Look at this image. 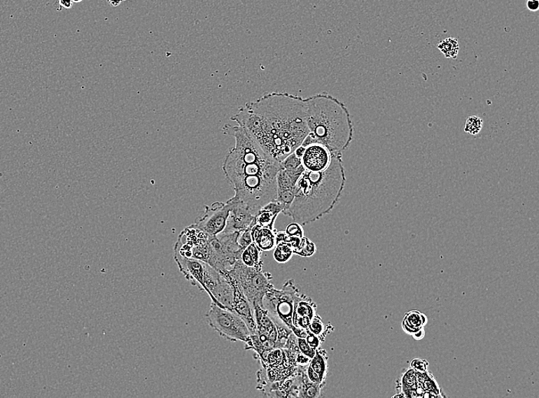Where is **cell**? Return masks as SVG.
<instances>
[{"label":"cell","instance_id":"obj_26","mask_svg":"<svg viewBox=\"0 0 539 398\" xmlns=\"http://www.w3.org/2000/svg\"><path fill=\"white\" fill-rule=\"evenodd\" d=\"M316 253L315 243L305 237L302 238L299 246L293 249V255L301 257H310L314 256Z\"/></svg>","mask_w":539,"mask_h":398},{"label":"cell","instance_id":"obj_21","mask_svg":"<svg viewBox=\"0 0 539 398\" xmlns=\"http://www.w3.org/2000/svg\"><path fill=\"white\" fill-rule=\"evenodd\" d=\"M309 364L316 372L317 375L320 376L323 383H326L328 372V353L323 349L318 348L316 350L315 355L310 360Z\"/></svg>","mask_w":539,"mask_h":398},{"label":"cell","instance_id":"obj_32","mask_svg":"<svg viewBox=\"0 0 539 398\" xmlns=\"http://www.w3.org/2000/svg\"><path fill=\"white\" fill-rule=\"evenodd\" d=\"M305 339L309 346L314 349V350H317L318 348H320L323 343V341L320 337L314 335V333L310 332L309 330Z\"/></svg>","mask_w":539,"mask_h":398},{"label":"cell","instance_id":"obj_36","mask_svg":"<svg viewBox=\"0 0 539 398\" xmlns=\"http://www.w3.org/2000/svg\"><path fill=\"white\" fill-rule=\"evenodd\" d=\"M527 6L530 10L536 11L538 9V0H528Z\"/></svg>","mask_w":539,"mask_h":398},{"label":"cell","instance_id":"obj_28","mask_svg":"<svg viewBox=\"0 0 539 398\" xmlns=\"http://www.w3.org/2000/svg\"><path fill=\"white\" fill-rule=\"evenodd\" d=\"M308 330L310 332L314 333V335L320 337L323 342L324 341L323 339V336L325 338L326 333H328V332H326L328 330H325L324 324L321 316L317 314L314 316V318L312 320V322H310Z\"/></svg>","mask_w":539,"mask_h":398},{"label":"cell","instance_id":"obj_4","mask_svg":"<svg viewBox=\"0 0 539 398\" xmlns=\"http://www.w3.org/2000/svg\"><path fill=\"white\" fill-rule=\"evenodd\" d=\"M309 134L302 143H320L332 152L345 151L354 141V126L346 105L323 92L305 99Z\"/></svg>","mask_w":539,"mask_h":398},{"label":"cell","instance_id":"obj_22","mask_svg":"<svg viewBox=\"0 0 539 398\" xmlns=\"http://www.w3.org/2000/svg\"><path fill=\"white\" fill-rule=\"evenodd\" d=\"M306 368L302 372L303 388H302L301 397L316 398L321 397L322 390L325 384H316L310 381L306 374Z\"/></svg>","mask_w":539,"mask_h":398},{"label":"cell","instance_id":"obj_1","mask_svg":"<svg viewBox=\"0 0 539 398\" xmlns=\"http://www.w3.org/2000/svg\"><path fill=\"white\" fill-rule=\"evenodd\" d=\"M267 156L282 162L309 134L303 97L272 92L242 106L232 118Z\"/></svg>","mask_w":539,"mask_h":398},{"label":"cell","instance_id":"obj_23","mask_svg":"<svg viewBox=\"0 0 539 398\" xmlns=\"http://www.w3.org/2000/svg\"><path fill=\"white\" fill-rule=\"evenodd\" d=\"M261 253L262 250L252 242L248 248L243 250L240 260L246 266H255L261 262L260 258Z\"/></svg>","mask_w":539,"mask_h":398},{"label":"cell","instance_id":"obj_14","mask_svg":"<svg viewBox=\"0 0 539 398\" xmlns=\"http://www.w3.org/2000/svg\"><path fill=\"white\" fill-rule=\"evenodd\" d=\"M176 263L179 271L184 277L189 280L192 285L199 287L206 292L205 278L206 263L193 258H186L174 255Z\"/></svg>","mask_w":539,"mask_h":398},{"label":"cell","instance_id":"obj_5","mask_svg":"<svg viewBox=\"0 0 539 398\" xmlns=\"http://www.w3.org/2000/svg\"><path fill=\"white\" fill-rule=\"evenodd\" d=\"M263 262L255 266H248L237 261L232 270L225 273L230 278L242 294L247 299L253 310L256 306H262L267 290L272 285V275L262 270Z\"/></svg>","mask_w":539,"mask_h":398},{"label":"cell","instance_id":"obj_11","mask_svg":"<svg viewBox=\"0 0 539 398\" xmlns=\"http://www.w3.org/2000/svg\"><path fill=\"white\" fill-rule=\"evenodd\" d=\"M304 166L296 169L281 168L276 176V199L283 206V214L287 212L296 194L299 178L304 172Z\"/></svg>","mask_w":539,"mask_h":398},{"label":"cell","instance_id":"obj_33","mask_svg":"<svg viewBox=\"0 0 539 398\" xmlns=\"http://www.w3.org/2000/svg\"><path fill=\"white\" fill-rule=\"evenodd\" d=\"M306 374L309 380L312 381V383L316 384H326L323 383L320 376L317 375L316 372L312 368V367H310L309 364H308L306 368Z\"/></svg>","mask_w":539,"mask_h":398},{"label":"cell","instance_id":"obj_7","mask_svg":"<svg viewBox=\"0 0 539 398\" xmlns=\"http://www.w3.org/2000/svg\"><path fill=\"white\" fill-rule=\"evenodd\" d=\"M239 234V232H223L215 236H209V255L206 264L220 273L231 271L243 251L238 242Z\"/></svg>","mask_w":539,"mask_h":398},{"label":"cell","instance_id":"obj_24","mask_svg":"<svg viewBox=\"0 0 539 398\" xmlns=\"http://www.w3.org/2000/svg\"><path fill=\"white\" fill-rule=\"evenodd\" d=\"M438 50L442 52L447 59H456L460 50L458 40L454 37H449L438 45Z\"/></svg>","mask_w":539,"mask_h":398},{"label":"cell","instance_id":"obj_38","mask_svg":"<svg viewBox=\"0 0 539 398\" xmlns=\"http://www.w3.org/2000/svg\"><path fill=\"white\" fill-rule=\"evenodd\" d=\"M81 1H83V0H72V2L74 3H80Z\"/></svg>","mask_w":539,"mask_h":398},{"label":"cell","instance_id":"obj_30","mask_svg":"<svg viewBox=\"0 0 539 398\" xmlns=\"http://www.w3.org/2000/svg\"><path fill=\"white\" fill-rule=\"evenodd\" d=\"M297 345L300 352L310 360L315 355L316 350L309 346L305 339L297 337Z\"/></svg>","mask_w":539,"mask_h":398},{"label":"cell","instance_id":"obj_3","mask_svg":"<svg viewBox=\"0 0 539 398\" xmlns=\"http://www.w3.org/2000/svg\"><path fill=\"white\" fill-rule=\"evenodd\" d=\"M346 182L342 153L332 152L330 164L324 171L304 170L302 173L297 183L295 197L284 215L301 225L318 220L336 206Z\"/></svg>","mask_w":539,"mask_h":398},{"label":"cell","instance_id":"obj_8","mask_svg":"<svg viewBox=\"0 0 539 398\" xmlns=\"http://www.w3.org/2000/svg\"><path fill=\"white\" fill-rule=\"evenodd\" d=\"M209 326L231 342L248 343L251 332L239 315L230 310L211 303L206 315Z\"/></svg>","mask_w":539,"mask_h":398},{"label":"cell","instance_id":"obj_34","mask_svg":"<svg viewBox=\"0 0 539 398\" xmlns=\"http://www.w3.org/2000/svg\"><path fill=\"white\" fill-rule=\"evenodd\" d=\"M428 363L421 360H414L412 362V368L416 371L424 372L428 371Z\"/></svg>","mask_w":539,"mask_h":398},{"label":"cell","instance_id":"obj_19","mask_svg":"<svg viewBox=\"0 0 539 398\" xmlns=\"http://www.w3.org/2000/svg\"><path fill=\"white\" fill-rule=\"evenodd\" d=\"M316 315V305L312 299L298 292L295 297V301H294L293 320L299 318H308L312 320Z\"/></svg>","mask_w":539,"mask_h":398},{"label":"cell","instance_id":"obj_10","mask_svg":"<svg viewBox=\"0 0 539 398\" xmlns=\"http://www.w3.org/2000/svg\"><path fill=\"white\" fill-rule=\"evenodd\" d=\"M230 210L231 205L228 201L214 202L210 206H205V213L194 225L209 236H215L225 229Z\"/></svg>","mask_w":539,"mask_h":398},{"label":"cell","instance_id":"obj_35","mask_svg":"<svg viewBox=\"0 0 539 398\" xmlns=\"http://www.w3.org/2000/svg\"><path fill=\"white\" fill-rule=\"evenodd\" d=\"M291 331L293 333V334L295 335L298 338L305 339L308 333V329H302L294 326L292 327Z\"/></svg>","mask_w":539,"mask_h":398},{"label":"cell","instance_id":"obj_37","mask_svg":"<svg viewBox=\"0 0 539 398\" xmlns=\"http://www.w3.org/2000/svg\"><path fill=\"white\" fill-rule=\"evenodd\" d=\"M59 4L65 9H69L72 6V0H59Z\"/></svg>","mask_w":539,"mask_h":398},{"label":"cell","instance_id":"obj_6","mask_svg":"<svg viewBox=\"0 0 539 398\" xmlns=\"http://www.w3.org/2000/svg\"><path fill=\"white\" fill-rule=\"evenodd\" d=\"M298 292L293 280L286 281L281 290H276L272 284L267 290L262 307L277 326L291 330L294 301Z\"/></svg>","mask_w":539,"mask_h":398},{"label":"cell","instance_id":"obj_29","mask_svg":"<svg viewBox=\"0 0 539 398\" xmlns=\"http://www.w3.org/2000/svg\"><path fill=\"white\" fill-rule=\"evenodd\" d=\"M255 224H256V222L255 221L248 227L247 229H245L240 232L238 242L239 243V246L243 250L248 248L251 245V243L253 242L252 236H251V229H252V227L254 226Z\"/></svg>","mask_w":539,"mask_h":398},{"label":"cell","instance_id":"obj_2","mask_svg":"<svg viewBox=\"0 0 539 398\" xmlns=\"http://www.w3.org/2000/svg\"><path fill=\"white\" fill-rule=\"evenodd\" d=\"M223 132L235 141L225 159L224 174L233 186L234 197L256 216L261 208L276 199L281 162L267 156L240 126L225 125Z\"/></svg>","mask_w":539,"mask_h":398},{"label":"cell","instance_id":"obj_13","mask_svg":"<svg viewBox=\"0 0 539 398\" xmlns=\"http://www.w3.org/2000/svg\"><path fill=\"white\" fill-rule=\"evenodd\" d=\"M231 210L224 232H242L255 221L249 209L238 199L232 197L230 200Z\"/></svg>","mask_w":539,"mask_h":398},{"label":"cell","instance_id":"obj_20","mask_svg":"<svg viewBox=\"0 0 539 398\" xmlns=\"http://www.w3.org/2000/svg\"><path fill=\"white\" fill-rule=\"evenodd\" d=\"M428 322L426 315L419 311H413L408 312L403 320V327L408 334L412 335L415 339L423 338L420 333L423 331V327Z\"/></svg>","mask_w":539,"mask_h":398},{"label":"cell","instance_id":"obj_25","mask_svg":"<svg viewBox=\"0 0 539 398\" xmlns=\"http://www.w3.org/2000/svg\"><path fill=\"white\" fill-rule=\"evenodd\" d=\"M274 258L277 263L286 264L290 261L293 255V248L287 242L276 243L274 248Z\"/></svg>","mask_w":539,"mask_h":398},{"label":"cell","instance_id":"obj_18","mask_svg":"<svg viewBox=\"0 0 539 398\" xmlns=\"http://www.w3.org/2000/svg\"><path fill=\"white\" fill-rule=\"evenodd\" d=\"M276 231L267 229L257 224L252 227V241L262 251H270L276 246Z\"/></svg>","mask_w":539,"mask_h":398},{"label":"cell","instance_id":"obj_9","mask_svg":"<svg viewBox=\"0 0 539 398\" xmlns=\"http://www.w3.org/2000/svg\"><path fill=\"white\" fill-rule=\"evenodd\" d=\"M209 235L194 224L187 227L178 235L174 246V255L207 263L209 255Z\"/></svg>","mask_w":539,"mask_h":398},{"label":"cell","instance_id":"obj_12","mask_svg":"<svg viewBox=\"0 0 539 398\" xmlns=\"http://www.w3.org/2000/svg\"><path fill=\"white\" fill-rule=\"evenodd\" d=\"M303 146L304 151L300 159L306 171L322 172L328 168L332 152L326 145L313 142Z\"/></svg>","mask_w":539,"mask_h":398},{"label":"cell","instance_id":"obj_15","mask_svg":"<svg viewBox=\"0 0 539 398\" xmlns=\"http://www.w3.org/2000/svg\"><path fill=\"white\" fill-rule=\"evenodd\" d=\"M223 274L225 276L226 278L231 282L234 288V299L232 311L239 315L244 322L246 323L251 334V333H254L257 329L254 310H253L247 299L244 297L234 281L230 278H228L226 274Z\"/></svg>","mask_w":539,"mask_h":398},{"label":"cell","instance_id":"obj_31","mask_svg":"<svg viewBox=\"0 0 539 398\" xmlns=\"http://www.w3.org/2000/svg\"><path fill=\"white\" fill-rule=\"evenodd\" d=\"M285 232L291 237H296L299 239L304 237V231L303 227L297 222L290 224L287 227V229H286Z\"/></svg>","mask_w":539,"mask_h":398},{"label":"cell","instance_id":"obj_27","mask_svg":"<svg viewBox=\"0 0 539 398\" xmlns=\"http://www.w3.org/2000/svg\"><path fill=\"white\" fill-rule=\"evenodd\" d=\"M484 126V120L478 116L470 117L465 121L464 132L469 134L477 136Z\"/></svg>","mask_w":539,"mask_h":398},{"label":"cell","instance_id":"obj_16","mask_svg":"<svg viewBox=\"0 0 539 398\" xmlns=\"http://www.w3.org/2000/svg\"><path fill=\"white\" fill-rule=\"evenodd\" d=\"M254 314L257 327L256 331L274 341L276 343V348H277L280 327L277 326L274 320L270 318L267 312L262 306H256L254 308Z\"/></svg>","mask_w":539,"mask_h":398},{"label":"cell","instance_id":"obj_17","mask_svg":"<svg viewBox=\"0 0 539 398\" xmlns=\"http://www.w3.org/2000/svg\"><path fill=\"white\" fill-rule=\"evenodd\" d=\"M283 206L276 200L269 202L261 208L255 216L256 224L267 229L274 230V223L277 216L282 213Z\"/></svg>","mask_w":539,"mask_h":398}]
</instances>
